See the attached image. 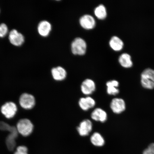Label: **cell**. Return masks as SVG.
<instances>
[{
  "label": "cell",
  "instance_id": "1",
  "mask_svg": "<svg viewBox=\"0 0 154 154\" xmlns=\"http://www.w3.org/2000/svg\"><path fill=\"white\" fill-rule=\"evenodd\" d=\"M16 128L18 134L27 137L29 136L33 132L34 125L29 119H23L18 121Z\"/></svg>",
  "mask_w": 154,
  "mask_h": 154
},
{
  "label": "cell",
  "instance_id": "2",
  "mask_svg": "<svg viewBox=\"0 0 154 154\" xmlns=\"http://www.w3.org/2000/svg\"><path fill=\"white\" fill-rule=\"evenodd\" d=\"M8 39L11 45L17 47L22 46L25 41L23 35L15 29H13L9 32Z\"/></svg>",
  "mask_w": 154,
  "mask_h": 154
},
{
  "label": "cell",
  "instance_id": "3",
  "mask_svg": "<svg viewBox=\"0 0 154 154\" xmlns=\"http://www.w3.org/2000/svg\"><path fill=\"white\" fill-rule=\"evenodd\" d=\"M71 48L72 53L74 54L84 55L86 51V43L82 38H77L72 42Z\"/></svg>",
  "mask_w": 154,
  "mask_h": 154
},
{
  "label": "cell",
  "instance_id": "4",
  "mask_svg": "<svg viewBox=\"0 0 154 154\" xmlns=\"http://www.w3.org/2000/svg\"><path fill=\"white\" fill-rule=\"evenodd\" d=\"M19 103L23 109H30L35 106V98L31 94L25 93L20 96L19 99Z\"/></svg>",
  "mask_w": 154,
  "mask_h": 154
},
{
  "label": "cell",
  "instance_id": "5",
  "mask_svg": "<svg viewBox=\"0 0 154 154\" xmlns=\"http://www.w3.org/2000/svg\"><path fill=\"white\" fill-rule=\"evenodd\" d=\"M18 108L17 105L12 102H8L2 106L1 112L6 118L12 119L16 115Z\"/></svg>",
  "mask_w": 154,
  "mask_h": 154
},
{
  "label": "cell",
  "instance_id": "6",
  "mask_svg": "<svg viewBox=\"0 0 154 154\" xmlns=\"http://www.w3.org/2000/svg\"><path fill=\"white\" fill-rule=\"evenodd\" d=\"M9 134L6 139V144L10 151H13L16 146V139L18 137V133L16 127L11 126L9 131Z\"/></svg>",
  "mask_w": 154,
  "mask_h": 154
},
{
  "label": "cell",
  "instance_id": "7",
  "mask_svg": "<svg viewBox=\"0 0 154 154\" xmlns=\"http://www.w3.org/2000/svg\"><path fill=\"white\" fill-rule=\"evenodd\" d=\"M92 129L91 121L88 119H86L80 122L79 125L77 128V131L81 136H86L90 134Z\"/></svg>",
  "mask_w": 154,
  "mask_h": 154
},
{
  "label": "cell",
  "instance_id": "8",
  "mask_svg": "<svg viewBox=\"0 0 154 154\" xmlns=\"http://www.w3.org/2000/svg\"><path fill=\"white\" fill-rule=\"evenodd\" d=\"M81 90L84 95H91L95 91L96 85L95 82L90 79H87L82 82L81 86Z\"/></svg>",
  "mask_w": 154,
  "mask_h": 154
},
{
  "label": "cell",
  "instance_id": "9",
  "mask_svg": "<svg viewBox=\"0 0 154 154\" xmlns=\"http://www.w3.org/2000/svg\"><path fill=\"white\" fill-rule=\"evenodd\" d=\"M110 107L113 112L119 114L125 110L126 105L123 99L120 98H115L111 102Z\"/></svg>",
  "mask_w": 154,
  "mask_h": 154
},
{
  "label": "cell",
  "instance_id": "10",
  "mask_svg": "<svg viewBox=\"0 0 154 154\" xmlns=\"http://www.w3.org/2000/svg\"><path fill=\"white\" fill-rule=\"evenodd\" d=\"M80 23L82 28L86 29H91L95 26L96 22L91 15L86 14L81 17Z\"/></svg>",
  "mask_w": 154,
  "mask_h": 154
},
{
  "label": "cell",
  "instance_id": "11",
  "mask_svg": "<svg viewBox=\"0 0 154 154\" xmlns=\"http://www.w3.org/2000/svg\"><path fill=\"white\" fill-rule=\"evenodd\" d=\"M38 32L40 36L47 37L51 30V25L48 21L44 20L40 22L37 27Z\"/></svg>",
  "mask_w": 154,
  "mask_h": 154
},
{
  "label": "cell",
  "instance_id": "12",
  "mask_svg": "<svg viewBox=\"0 0 154 154\" xmlns=\"http://www.w3.org/2000/svg\"><path fill=\"white\" fill-rule=\"evenodd\" d=\"M79 104L83 110L87 111L95 106L96 102L93 98L88 96L81 98L79 101Z\"/></svg>",
  "mask_w": 154,
  "mask_h": 154
},
{
  "label": "cell",
  "instance_id": "13",
  "mask_svg": "<svg viewBox=\"0 0 154 154\" xmlns=\"http://www.w3.org/2000/svg\"><path fill=\"white\" fill-rule=\"evenodd\" d=\"M107 114L106 112L100 108H96L91 114V118L94 120L104 122L107 119Z\"/></svg>",
  "mask_w": 154,
  "mask_h": 154
},
{
  "label": "cell",
  "instance_id": "14",
  "mask_svg": "<svg viewBox=\"0 0 154 154\" xmlns=\"http://www.w3.org/2000/svg\"><path fill=\"white\" fill-rule=\"evenodd\" d=\"M51 74L54 79L59 81L64 80L67 75L66 71L61 66L54 67L52 69Z\"/></svg>",
  "mask_w": 154,
  "mask_h": 154
},
{
  "label": "cell",
  "instance_id": "15",
  "mask_svg": "<svg viewBox=\"0 0 154 154\" xmlns=\"http://www.w3.org/2000/svg\"><path fill=\"white\" fill-rule=\"evenodd\" d=\"M107 92L109 95H115L118 94L119 90L117 88L119 86V82L116 80H113L107 82Z\"/></svg>",
  "mask_w": 154,
  "mask_h": 154
},
{
  "label": "cell",
  "instance_id": "16",
  "mask_svg": "<svg viewBox=\"0 0 154 154\" xmlns=\"http://www.w3.org/2000/svg\"><path fill=\"white\" fill-rule=\"evenodd\" d=\"M109 44L112 49L115 51H120L124 46V43L122 40L117 36H113L111 38Z\"/></svg>",
  "mask_w": 154,
  "mask_h": 154
},
{
  "label": "cell",
  "instance_id": "17",
  "mask_svg": "<svg viewBox=\"0 0 154 154\" xmlns=\"http://www.w3.org/2000/svg\"><path fill=\"white\" fill-rule=\"evenodd\" d=\"M90 140L94 145L101 147L105 144V141L103 137L99 133H94L90 138Z\"/></svg>",
  "mask_w": 154,
  "mask_h": 154
},
{
  "label": "cell",
  "instance_id": "18",
  "mask_svg": "<svg viewBox=\"0 0 154 154\" xmlns=\"http://www.w3.org/2000/svg\"><path fill=\"white\" fill-rule=\"evenodd\" d=\"M119 63L121 66L126 68H129L132 66L133 63L130 55L127 53L122 54L119 58Z\"/></svg>",
  "mask_w": 154,
  "mask_h": 154
},
{
  "label": "cell",
  "instance_id": "19",
  "mask_svg": "<svg viewBox=\"0 0 154 154\" xmlns=\"http://www.w3.org/2000/svg\"><path fill=\"white\" fill-rule=\"evenodd\" d=\"M96 16L98 19H103L107 16V11L104 5H100L96 7L94 11Z\"/></svg>",
  "mask_w": 154,
  "mask_h": 154
},
{
  "label": "cell",
  "instance_id": "20",
  "mask_svg": "<svg viewBox=\"0 0 154 154\" xmlns=\"http://www.w3.org/2000/svg\"><path fill=\"white\" fill-rule=\"evenodd\" d=\"M141 77L147 78L154 82V70L150 68L146 69L142 72Z\"/></svg>",
  "mask_w": 154,
  "mask_h": 154
},
{
  "label": "cell",
  "instance_id": "21",
  "mask_svg": "<svg viewBox=\"0 0 154 154\" xmlns=\"http://www.w3.org/2000/svg\"><path fill=\"white\" fill-rule=\"evenodd\" d=\"M141 83L144 88L149 89H152L154 88V82L148 79L141 77Z\"/></svg>",
  "mask_w": 154,
  "mask_h": 154
},
{
  "label": "cell",
  "instance_id": "22",
  "mask_svg": "<svg viewBox=\"0 0 154 154\" xmlns=\"http://www.w3.org/2000/svg\"><path fill=\"white\" fill-rule=\"evenodd\" d=\"M9 29L7 25L5 23L0 24V38H3L8 34Z\"/></svg>",
  "mask_w": 154,
  "mask_h": 154
},
{
  "label": "cell",
  "instance_id": "23",
  "mask_svg": "<svg viewBox=\"0 0 154 154\" xmlns=\"http://www.w3.org/2000/svg\"><path fill=\"white\" fill-rule=\"evenodd\" d=\"M11 126L4 121H0V130L8 131L10 130Z\"/></svg>",
  "mask_w": 154,
  "mask_h": 154
},
{
  "label": "cell",
  "instance_id": "24",
  "mask_svg": "<svg viewBox=\"0 0 154 154\" xmlns=\"http://www.w3.org/2000/svg\"><path fill=\"white\" fill-rule=\"evenodd\" d=\"M143 154H154V143H152L144 150Z\"/></svg>",
  "mask_w": 154,
  "mask_h": 154
},
{
  "label": "cell",
  "instance_id": "25",
  "mask_svg": "<svg viewBox=\"0 0 154 154\" xmlns=\"http://www.w3.org/2000/svg\"><path fill=\"white\" fill-rule=\"evenodd\" d=\"M14 154H28V152H21L16 151Z\"/></svg>",
  "mask_w": 154,
  "mask_h": 154
},
{
  "label": "cell",
  "instance_id": "26",
  "mask_svg": "<svg viewBox=\"0 0 154 154\" xmlns=\"http://www.w3.org/2000/svg\"><path fill=\"white\" fill-rule=\"evenodd\" d=\"M0 13H1V9H0Z\"/></svg>",
  "mask_w": 154,
  "mask_h": 154
}]
</instances>
